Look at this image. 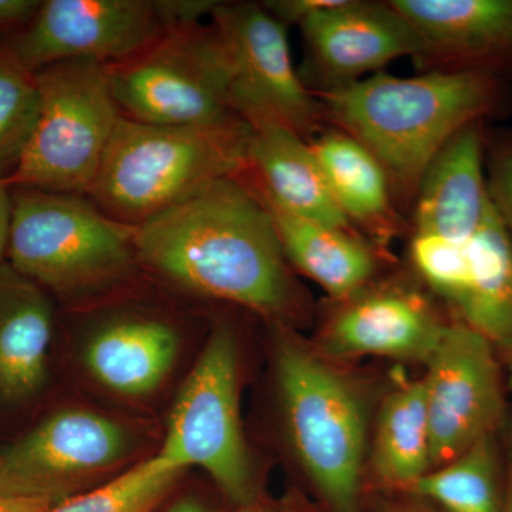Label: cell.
<instances>
[{
  "mask_svg": "<svg viewBox=\"0 0 512 512\" xmlns=\"http://www.w3.org/2000/svg\"><path fill=\"white\" fill-rule=\"evenodd\" d=\"M136 249L140 268L165 284L272 325L291 326L308 311L268 212L238 175L137 227Z\"/></svg>",
  "mask_w": 512,
  "mask_h": 512,
  "instance_id": "cell-1",
  "label": "cell"
},
{
  "mask_svg": "<svg viewBox=\"0 0 512 512\" xmlns=\"http://www.w3.org/2000/svg\"><path fill=\"white\" fill-rule=\"evenodd\" d=\"M316 97L328 126L379 161L407 218L421 177L441 148L464 127L504 113L510 103L507 80L470 72H379Z\"/></svg>",
  "mask_w": 512,
  "mask_h": 512,
  "instance_id": "cell-2",
  "label": "cell"
},
{
  "mask_svg": "<svg viewBox=\"0 0 512 512\" xmlns=\"http://www.w3.org/2000/svg\"><path fill=\"white\" fill-rule=\"evenodd\" d=\"M252 128L156 126L121 117L87 197L113 220L140 227L247 167Z\"/></svg>",
  "mask_w": 512,
  "mask_h": 512,
  "instance_id": "cell-3",
  "label": "cell"
},
{
  "mask_svg": "<svg viewBox=\"0 0 512 512\" xmlns=\"http://www.w3.org/2000/svg\"><path fill=\"white\" fill-rule=\"evenodd\" d=\"M276 387L296 460L333 512H360L369 414L359 386L289 326L274 325Z\"/></svg>",
  "mask_w": 512,
  "mask_h": 512,
  "instance_id": "cell-4",
  "label": "cell"
},
{
  "mask_svg": "<svg viewBox=\"0 0 512 512\" xmlns=\"http://www.w3.org/2000/svg\"><path fill=\"white\" fill-rule=\"evenodd\" d=\"M6 261L67 301L119 291L141 271L136 228L113 220L87 195L10 188Z\"/></svg>",
  "mask_w": 512,
  "mask_h": 512,
  "instance_id": "cell-5",
  "label": "cell"
},
{
  "mask_svg": "<svg viewBox=\"0 0 512 512\" xmlns=\"http://www.w3.org/2000/svg\"><path fill=\"white\" fill-rule=\"evenodd\" d=\"M40 111L10 188L87 195L119 126L107 64L64 60L36 72Z\"/></svg>",
  "mask_w": 512,
  "mask_h": 512,
  "instance_id": "cell-6",
  "label": "cell"
},
{
  "mask_svg": "<svg viewBox=\"0 0 512 512\" xmlns=\"http://www.w3.org/2000/svg\"><path fill=\"white\" fill-rule=\"evenodd\" d=\"M157 454L183 470L202 468L241 508L256 501L239 404L238 339L228 322L212 328L178 393Z\"/></svg>",
  "mask_w": 512,
  "mask_h": 512,
  "instance_id": "cell-7",
  "label": "cell"
},
{
  "mask_svg": "<svg viewBox=\"0 0 512 512\" xmlns=\"http://www.w3.org/2000/svg\"><path fill=\"white\" fill-rule=\"evenodd\" d=\"M107 69L114 99L128 119L156 126L239 119L229 104L227 56L211 22L168 29L153 45Z\"/></svg>",
  "mask_w": 512,
  "mask_h": 512,
  "instance_id": "cell-8",
  "label": "cell"
},
{
  "mask_svg": "<svg viewBox=\"0 0 512 512\" xmlns=\"http://www.w3.org/2000/svg\"><path fill=\"white\" fill-rule=\"evenodd\" d=\"M211 25L220 36L229 73V104L251 127L285 128L312 141L325 128V111L292 62L288 28L255 2H218Z\"/></svg>",
  "mask_w": 512,
  "mask_h": 512,
  "instance_id": "cell-9",
  "label": "cell"
},
{
  "mask_svg": "<svg viewBox=\"0 0 512 512\" xmlns=\"http://www.w3.org/2000/svg\"><path fill=\"white\" fill-rule=\"evenodd\" d=\"M426 366L433 470L493 436L503 423L505 400L494 346L460 320L448 322Z\"/></svg>",
  "mask_w": 512,
  "mask_h": 512,
  "instance_id": "cell-10",
  "label": "cell"
},
{
  "mask_svg": "<svg viewBox=\"0 0 512 512\" xmlns=\"http://www.w3.org/2000/svg\"><path fill=\"white\" fill-rule=\"evenodd\" d=\"M131 444L127 429L103 414L60 410L0 454V494L60 503L123 463Z\"/></svg>",
  "mask_w": 512,
  "mask_h": 512,
  "instance_id": "cell-11",
  "label": "cell"
},
{
  "mask_svg": "<svg viewBox=\"0 0 512 512\" xmlns=\"http://www.w3.org/2000/svg\"><path fill=\"white\" fill-rule=\"evenodd\" d=\"M167 30L158 0H46L32 22L0 46L36 73L64 60L120 63Z\"/></svg>",
  "mask_w": 512,
  "mask_h": 512,
  "instance_id": "cell-12",
  "label": "cell"
},
{
  "mask_svg": "<svg viewBox=\"0 0 512 512\" xmlns=\"http://www.w3.org/2000/svg\"><path fill=\"white\" fill-rule=\"evenodd\" d=\"M303 62L298 69L312 94L343 89L414 57L417 36L390 2L333 0L299 23Z\"/></svg>",
  "mask_w": 512,
  "mask_h": 512,
  "instance_id": "cell-13",
  "label": "cell"
},
{
  "mask_svg": "<svg viewBox=\"0 0 512 512\" xmlns=\"http://www.w3.org/2000/svg\"><path fill=\"white\" fill-rule=\"evenodd\" d=\"M376 279L348 299L330 301L320 353L328 359L383 356L426 365L448 322L420 286L403 278Z\"/></svg>",
  "mask_w": 512,
  "mask_h": 512,
  "instance_id": "cell-14",
  "label": "cell"
},
{
  "mask_svg": "<svg viewBox=\"0 0 512 512\" xmlns=\"http://www.w3.org/2000/svg\"><path fill=\"white\" fill-rule=\"evenodd\" d=\"M417 36V72L512 77V0H389Z\"/></svg>",
  "mask_w": 512,
  "mask_h": 512,
  "instance_id": "cell-15",
  "label": "cell"
},
{
  "mask_svg": "<svg viewBox=\"0 0 512 512\" xmlns=\"http://www.w3.org/2000/svg\"><path fill=\"white\" fill-rule=\"evenodd\" d=\"M483 121L458 131L424 171L410 211V235L453 241L473 237L493 210L488 194Z\"/></svg>",
  "mask_w": 512,
  "mask_h": 512,
  "instance_id": "cell-16",
  "label": "cell"
},
{
  "mask_svg": "<svg viewBox=\"0 0 512 512\" xmlns=\"http://www.w3.org/2000/svg\"><path fill=\"white\" fill-rule=\"evenodd\" d=\"M84 348V363L101 386L140 397L154 392L173 369L180 335L160 313L117 309L97 322Z\"/></svg>",
  "mask_w": 512,
  "mask_h": 512,
  "instance_id": "cell-17",
  "label": "cell"
},
{
  "mask_svg": "<svg viewBox=\"0 0 512 512\" xmlns=\"http://www.w3.org/2000/svg\"><path fill=\"white\" fill-rule=\"evenodd\" d=\"M237 175L264 205L291 268L316 282L330 301H343L362 291L379 276L384 262L392 259L390 252L360 235L285 210L244 175Z\"/></svg>",
  "mask_w": 512,
  "mask_h": 512,
  "instance_id": "cell-18",
  "label": "cell"
},
{
  "mask_svg": "<svg viewBox=\"0 0 512 512\" xmlns=\"http://www.w3.org/2000/svg\"><path fill=\"white\" fill-rule=\"evenodd\" d=\"M340 211L357 234L382 251L410 237V221L397 207L386 173L348 134L328 127L309 141Z\"/></svg>",
  "mask_w": 512,
  "mask_h": 512,
  "instance_id": "cell-19",
  "label": "cell"
},
{
  "mask_svg": "<svg viewBox=\"0 0 512 512\" xmlns=\"http://www.w3.org/2000/svg\"><path fill=\"white\" fill-rule=\"evenodd\" d=\"M251 128L247 167L239 174L285 210L357 234L336 204L309 141L271 124Z\"/></svg>",
  "mask_w": 512,
  "mask_h": 512,
  "instance_id": "cell-20",
  "label": "cell"
},
{
  "mask_svg": "<svg viewBox=\"0 0 512 512\" xmlns=\"http://www.w3.org/2000/svg\"><path fill=\"white\" fill-rule=\"evenodd\" d=\"M53 306L42 286L0 264V397L22 402L35 396L47 377Z\"/></svg>",
  "mask_w": 512,
  "mask_h": 512,
  "instance_id": "cell-21",
  "label": "cell"
},
{
  "mask_svg": "<svg viewBox=\"0 0 512 512\" xmlns=\"http://www.w3.org/2000/svg\"><path fill=\"white\" fill-rule=\"evenodd\" d=\"M466 245L463 284L448 309L507 352L512 348V239L494 208Z\"/></svg>",
  "mask_w": 512,
  "mask_h": 512,
  "instance_id": "cell-22",
  "label": "cell"
},
{
  "mask_svg": "<svg viewBox=\"0 0 512 512\" xmlns=\"http://www.w3.org/2000/svg\"><path fill=\"white\" fill-rule=\"evenodd\" d=\"M367 467L377 484L406 491L431 470L423 377L400 380L384 397L377 413Z\"/></svg>",
  "mask_w": 512,
  "mask_h": 512,
  "instance_id": "cell-23",
  "label": "cell"
},
{
  "mask_svg": "<svg viewBox=\"0 0 512 512\" xmlns=\"http://www.w3.org/2000/svg\"><path fill=\"white\" fill-rule=\"evenodd\" d=\"M409 493L447 512H501L500 453L497 439L484 437L444 466L433 468Z\"/></svg>",
  "mask_w": 512,
  "mask_h": 512,
  "instance_id": "cell-24",
  "label": "cell"
},
{
  "mask_svg": "<svg viewBox=\"0 0 512 512\" xmlns=\"http://www.w3.org/2000/svg\"><path fill=\"white\" fill-rule=\"evenodd\" d=\"M184 471L156 454L100 487L60 501L46 512H154Z\"/></svg>",
  "mask_w": 512,
  "mask_h": 512,
  "instance_id": "cell-25",
  "label": "cell"
},
{
  "mask_svg": "<svg viewBox=\"0 0 512 512\" xmlns=\"http://www.w3.org/2000/svg\"><path fill=\"white\" fill-rule=\"evenodd\" d=\"M40 111L36 74L0 46V178L15 173Z\"/></svg>",
  "mask_w": 512,
  "mask_h": 512,
  "instance_id": "cell-26",
  "label": "cell"
},
{
  "mask_svg": "<svg viewBox=\"0 0 512 512\" xmlns=\"http://www.w3.org/2000/svg\"><path fill=\"white\" fill-rule=\"evenodd\" d=\"M485 163L491 204L512 239V131L487 130Z\"/></svg>",
  "mask_w": 512,
  "mask_h": 512,
  "instance_id": "cell-27",
  "label": "cell"
},
{
  "mask_svg": "<svg viewBox=\"0 0 512 512\" xmlns=\"http://www.w3.org/2000/svg\"><path fill=\"white\" fill-rule=\"evenodd\" d=\"M332 3L333 0H269L262 5L276 20L289 29L291 26H299V23L313 12L326 8Z\"/></svg>",
  "mask_w": 512,
  "mask_h": 512,
  "instance_id": "cell-28",
  "label": "cell"
},
{
  "mask_svg": "<svg viewBox=\"0 0 512 512\" xmlns=\"http://www.w3.org/2000/svg\"><path fill=\"white\" fill-rule=\"evenodd\" d=\"M40 6V0H0V33L9 37L25 29Z\"/></svg>",
  "mask_w": 512,
  "mask_h": 512,
  "instance_id": "cell-29",
  "label": "cell"
},
{
  "mask_svg": "<svg viewBox=\"0 0 512 512\" xmlns=\"http://www.w3.org/2000/svg\"><path fill=\"white\" fill-rule=\"evenodd\" d=\"M55 504L46 498L0 494V512H46Z\"/></svg>",
  "mask_w": 512,
  "mask_h": 512,
  "instance_id": "cell-30",
  "label": "cell"
},
{
  "mask_svg": "<svg viewBox=\"0 0 512 512\" xmlns=\"http://www.w3.org/2000/svg\"><path fill=\"white\" fill-rule=\"evenodd\" d=\"M10 218H12V198L10 187L0 178V264L6 261L8 251Z\"/></svg>",
  "mask_w": 512,
  "mask_h": 512,
  "instance_id": "cell-31",
  "label": "cell"
},
{
  "mask_svg": "<svg viewBox=\"0 0 512 512\" xmlns=\"http://www.w3.org/2000/svg\"><path fill=\"white\" fill-rule=\"evenodd\" d=\"M501 512H512V427L508 434L507 450H505V481Z\"/></svg>",
  "mask_w": 512,
  "mask_h": 512,
  "instance_id": "cell-32",
  "label": "cell"
},
{
  "mask_svg": "<svg viewBox=\"0 0 512 512\" xmlns=\"http://www.w3.org/2000/svg\"><path fill=\"white\" fill-rule=\"evenodd\" d=\"M167 512H208L207 508L194 500V498H185V500L178 501Z\"/></svg>",
  "mask_w": 512,
  "mask_h": 512,
  "instance_id": "cell-33",
  "label": "cell"
},
{
  "mask_svg": "<svg viewBox=\"0 0 512 512\" xmlns=\"http://www.w3.org/2000/svg\"><path fill=\"white\" fill-rule=\"evenodd\" d=\"M284 512H316L311 505L306 503L301 495L293 494L286 498Z\"/></svg>",
  "mask_w": 512,
  "mask_h": 512,
  "instance_id": "cell-34",
  "label": "cell"
},
{
  "mask_svg": "<svg viewBox=\"0 0 512 512\" xmlns=\"http://www.w3.org/2000/svg\"><path fill=\"white\" fill-rule=\"evenodd\" d=\"M383 512H433L421 504H400L387 508Z\"/></svg>",
  "mask_w": 512,
  "mask_h": 512,
  "instance_id": "cell-35",
  "label": "cell"
},
{
  "mask_svg": "<svg viewBox=\"0 0 512 512\" xmlns=\"http://www.w3.org/2000/svg\"><path fill=\"white\" fill-rule=\"evenodd\" d=\"M505 353V366H507L508 386L512 390V348Z\"/></svg>",
  "mask_w": 512,
  "mask_h": 512,
  "instance_id": "cell-36",
  "label": "cell"
},
{
  "mask_svg": "<svg viewBox=\"0 0 512 512\" xmlns=\"http://www.w3.org/2000/svg\"><path fill=\"white\" fill-rule=\"evenodd\" d=\"M242 512H274L266 508L265 505L259 504L258 501H254V503L245 505L242 507Z\"/></svg>",
  "mask_w": 512,
  "mask_h": 512,
  "instance_id": "cell-37",
  "label": "cell"
}]
</instances>
